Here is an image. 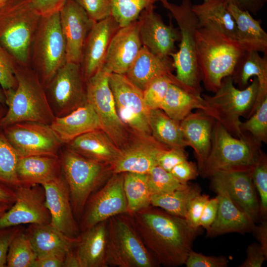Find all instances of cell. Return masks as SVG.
Returning a JSON list of instances; mask_svg holds the SVG:
<instances>
[{"instance_id": "cell-1", "label": "cell", "mask_w": 267, "mask_h": 267, "mask_svg": "<svg viewBox=\"0 0 267 267\" xmlns=\"http://www.w3.org/2000/svg\"><path fill=\"white\" fill-rule=\"evenodd\" d=\"M128 215L159 265L177 267L185 264L198 230L191 228L184 218L151 205Z\"/></svg>"}, {"instance_id": "cell-2", "label": "cell", "mask_w": 267, "mask_h": 267, "mask_svg": "<svg viewBox=\"0 0 267 267\" xmlns=\"http://www.w3.org/2000/svg\"><path fill=\"white\" fill-rule=\"evenodd\" d=\"M196 48L201 81L207 90L214 93L224 78L231 76L244 52L236 40L211 27L197 28Z\"/></svg>"}, {"instance_id": "cell-3", "label": "cell", "mask_w": 267, "mask_h": 267, "mask_svg": "<svg viewBox=\"0 0 267 267\" xmlns=\"http://www.w3.org/2000/svg\"><path fill=\"white\" fill-rule=\"evenodd\" d=\"M15 76L17 82L16 89L4 91L7 108L0 121V128L23 121L50 125L55 116L36 72L31 65L18 64Z\"/></svg>"}, {"instance_id": "cell-4", "label": "cell", "mask_w": 267, "mask_h": 267, "mask_svg": "<svg viewBox=\"0 0 267 267\" xmlns=\"http://www.w3.org/2000/svg\"><path fill=\"white\" fill-rule=\"evenodd\" d=\"M261 145L250 134L233 136L215 120L211 150L199 175L210 178L220 172L253 170L262 151Z\"/></svg>"}, {"instance_id": "cell-5", "label": "cell", "mask_w": 267, "mask_h": 267, "mask_svg": "<svg viewBox=\"0 0 267 267\" xmlns=\"http://www.w3.org/2000/svg\"><path fill=\"white\" fill-rule=\"evenodd\" d=\"M41 17L30 0H8L0 7V45L20 65H31L32 45Z\"/></svg>"}, {"instance_id": "cell-6", "label": "cell", "mask_w": 267, "mask_h": 267, "mask_svg": "<svg viewBox=\"0 0 267 267\" xmlns=\"http://www.w3.org/2000/svg\"><path fill=\"white\" fill-rule=\"evenodd\" d=\"M59 156L61 172L69 187L73 213L79 221L89 197L113 174L111 166L85 157L63 145Z\"/></svg>"}, {"instance_id": "cell-7", "label": "cell", "mask_w": 267, "mask_h": 267, "mask_svg": "<svg viewBox=\"0 0 267 267\" xmlns=\"http://www.w3.org/2000/svg\"><path fill=\"white\" fill-rule=\"evenodd\" d=\"M175 19L180 34L179 50L172 53L176 78L193 93L201 95V77L196 59V32L198 20L192 10L191 0H182L180 4L160 0Z\"/></svg>"}, {"instance_id": "cell-8", "label": "cell", "mask_w": 267, "mask_h": 267, "mask_svg": "<svg viewBox=\"0 0 267 267\" xmlns=\"http://www.w3.org/2000/svg\"><path fill=\"white\" fill-rule=\"evenodd\" d=\"M107 267H156L159 264L147 249L128 214L107 221Z\"/></svg>"}, {"instance_id": "cell-9", "label": "cell", "mask_w": 267, "mask_h": 267, "mask_svg": "<svg viewBox=\"0 0 267 267\" xmlns=\"http://www.w3.org/2000/svg\"><path fill=\"white\" fill-rule=\"evenodd\" d=\"M259 83L257 78L244 89H238L231 76L224 78L213 95H201L206 110L204 112L220 123L232 135L243 136L239 128L240 116H247L256 99Z\"/></svg>"}, {"instance_id": "cell-10", "label": "cell", "mask_w": 267, "mask_h": 267, "mask_svg": "<svg viewBox=\"0 0 267 267\" xmlns=\"http://www.w3.org/2000/svg\"><path fill=\"white\" fill-rule=\"evenodd\" d=\"M30 62L44 87L67 62L59 12L41 16L32 45Z\"/></svg>"}, {"instance_id": "cell-11", "label": "cell", "mask_w": 267, "mask_h": 267, "mask_svg": "<svg viewBox=\"0 0 267 267\" xmlns=\"http://www.w3.org/2000/svg\"><path fill=\"white\" fill-rule=\"evenodd\" d=\"M110 73L103 66L86 81L87 102L97 115L102 130L120 149L127 142L132 132L117 114L109 84Z\"/></svg>"}, {"instance_id": "cell-12", "label": "cell", "mask_w": 267, "mask_h": 267, "mask_svg": "<svg viewBox=\"0 0 267 267\" xmlns=\"http://www.w3.org/2000/svg\"><path fill=\"white\" fill-rule=\"evenodd\" d=\"M44 89L55 117L67 115L87 102L86 82L77 63L66 62Z\"/></svg>"}, {"instance_id": "cell-13", "label": "cell", "mask_w": 267, "mask_h": 267, "mask_svg": "<svg viewBox=\"0 0 267 267\" xmlns=\"http://www.w3.org/2000/svg\"><path fill=\"white\" fill-rule=\"evenodd\" d=\"M109 84L122 122L132 132L151 134L143 91L125 74L110 73Z\"/></svg>"}, {"instance_id": "cell-14", "label": "cell", "mask_w": 267, "mask_h": 267, "mask_svg": "<svg viewBox=\"0 0 267 267\" xmlns=\"http://www.w3.org/2000/svg\"><path fill=\"white\" fill-rule=\"evenodd\" d=\"M0 129L19 157L58 155L63 146L49 125L46 124L23 121Z\"/></svg>"}, {"instance_id": "cell-15", "label": "cell", "mask_w": 267, "mask_h": 267, "mask_svg": "<svg viewBox=\"0 0 267 267\" xmlns=\"http://www.w3.org/2000/svg\"><path fill=\"white\" fill-rule=\"evenodd\" d=\"M123 182L124 173L113 174L90 195L79 221L81 232L112 217L128 213Z\"/></svg>"}, {"instance_id": "cell-16", "label": "cell", "mask_w": 267, "mask_h": 267, "mask_svg": "<svg viewBox=\"0 0 267 267\" xmlns=\"http://www.w3.org/2000/svg\"><path fill=\"white\" fill-rule=\"evenodd\" d=\"M168 148H170L151 134L132 132L127 142L119 149V156L110 165L112 172L148 174L157 166L160 153Z\"/></svg>"}, {"instance_id": "cell-17", "label": "cell", "mask_w": 267, "mask_h": 267, "mask_svg": "<svg viewBox=\"0 0 267 267\" xmlns=\"http://www.w3.org/2000/svg\"><path fill=\"white\" fill-rule=\"evenodd\" d=\"M14 191L15 202L0 218V228L25 224L50 223L51 216L46 206L43 185H20Z\"/></svg>"}, {"instance_id": "cell-18", "label": "cell", "mask_w": 267, "mask_h": 267, "mask_svg": "<svg viewBox=\"0 0 267 267\" xmlns=\"http://www.w3.org/2000/svg\"><path fill=\"white\" fill-rule=\"evenodd\" d=\"M139 35L142 46L161 57L176 52V42L180 40L179 30L171 21L166 25L155 11V5L144 9L139 16Z\"/></svg>"}, {"instance_id": "cell-19", "label": "cell", "mask_w": 267, "mask_h": 267, "mask_svg": "<svg viewBox=\"0 0 267 267\" xmlns=\"http://www.w3.org/2000/svg\"><path fill=\"white\" fill-rule=\"evenodd\" d=\"M59 14L66 46V61L80 65L86 40L96 22L74 0H66Z\"/></svg>"}, {"instance_id": "cell-20", "label": "cell", "mask_w": 267, "mask_h": 267, "mask_svg": "<svg viewBox=\"0 0 267 267\" xmlns=\"http://www.w3.org/2000/svg\"><path fill=\"white\" fill-rule=\"evenodd\" d=\"M42 185L50 214L49 224L69 237H78L81 233L79 225L73 213L69 187L62 174L55 180Z\"/></svg>"}, {"instance_id": "cell-21", "label": "cell", "mask_w": 267, "mask_h": 267, "mask_svg": "<svg viewBox=\"0 0 267 267\" xmlns=\"http://www.w3.org/2000/svg\"><path fill=\"white\" fill-rule=\"evenodd\" d=\"M253 171L220 172L210 178L211 182L223 187L234 204L255 222L259 219L260 205Z\"/></svg>"}, {"instance_id": "cell-22", "label": "cell", "mask_w": 267, "mask_h": 267, "mask_svg": "<svg viewBox=\"0 0 267 267\" xmlns=\"http://www.w3.org/2000/svg\"><path fill=\"white\" fill-rule=\"evenodd\" d=\"M120 28L111 15L96 22L89 32L80 64L86 82L103 67L110 42Z\"/></svg>"}, {"instance_id": "cell-23", "label": "cell", "mask_w": 267, "mask_h": 267, "mask_svg": "<svg viewBox=\"0 0 267 267\" xmlns=\"http://www.w3.org/2000/svg\"><path fill=\"white\" fill-rule=\"evenodd\" d=\"M142 45L137 20L120 27L113 37L103 67L111 73L126 74Z\"/></svg>"}, {"instance_id": "cell-24", "label": "cell", "mask_w": 267, "mask_h": 267, "mask_svg": "<svg viewBox=\"0 0 267 267\" xmlns=\"http://www.w3.org/2000/svg\"><path fill=\"white\" fill-rule=\"evenodd\" d=\"M211 187L217 193L219 205L216 218L207 230V237H214L231 232L243 234L252 232L255 225L254 222L234 204L225 189L212 182Z\"/></svg>"}, {"instance_id": "cell-25", "label": "cell", "mask_w": 267, "mask_h": 267, "mask_svg": "<svg viewBox=\"0 0 267 267\" xmlns=\"http://www.w3.org/2000/svg\"><path fill=\"white\" fill-rule=\"evenodd\" d=\"M215 120L204 111L191 112L180 122L185 139L194 150L199 171L202 168L211 147Z\"/></svg>"}, {"instance_id": "cell-26", "label": "cell", "mask_w": 267, "mask_h": 267, "mask_svg": "<svg viewBox=\"0 0 267 267\" xmlns=\"http://www.w3.org/2000/svg\"><path fill=\"white\" fill-rule=\"evenodd\" d=\"M16 174L20 185H43L55 180L62 174L59 155L19 157Z\"/></svg>"}, {"instance_id": "cell-27", "label": "cell", "mask_w": 267, "mask_h": 267, "mask_svg": "<svg viewBox=\"0 0 267 267\" xmlns=\"http://www.w3.org/2000/svg\"><path fill=\"white\" fill-rule=\"evenodd\" d=\"M49 126L63 145L86 133L102 129L97 115L88 102L67 115L55 117Z\"/></svg>"}, {"instance_id": "cell-28", "label": "cell", "mask_w": 267, "mask_h": 267, "mask_svg": "<svg viewBox=\"0 0 267 267\" xmlns=\"http://www.w3.org/2000/svg\"><path fill=\"white\" fill-rule=\"evenodd\" d=\"M234 84L238 85L240 89L248 86L251 77L257 78L258 91L255 103L249 113L252 115L267 98V56H261L257 51H244L238 60L231 75Z\"/></svg>"}, {"instance_id": "cell-29", "label": "cell", "mask_w": 267, "mask_h": 267, "mask_svg": "<svg viewBox=\"0 0 267 267\" xmlns=\"http://www.w3.org/2000/svg\"><path fill=\"white\" fill-rule=\"evenodd\" d=\"M174 69L173 61L169 57H159L142 46L125 75L143 91L152 81L159 77L175 76L172 73Z\"/></svg>"}, {"instance_id": "cell-30", "label": "cell", "mask_w": 267, "mask_h": 267, "mask_svg": "<svg viewBox=\"0 0 267 267\" xmlns=\"http://www.w3.org/2000/svg\"><path fill=\"white\" fill-rule=\"evenodd\" d=\"M63 146L85 157L110 165L120 153L119 149L102 129L83 134Z\"/></svg>"}, {"instance_id": "cell-31", "label": "cell", "mask_w": 267, "mask_h": 267, "mask_svg": "<svg viewBox=\"0 0 267 267\" xmlns=\"http://www.w3.org/2000/svg\"><path fill=\"white\" fill-rule=\"evenodd\" d=\"M107 221L81 232L79 241L74 248L80 267H107Z\"/></svg>"}, {"instance_id": "cell-32", "label": "cell", "mask_w": 267, "mask_h": 267, "mask_svg": "<svg viewBox=\"0 0 267 267\" xmlns=\"http://www.w3.org/2000/svg\"><path fill=\"white\" fill-rule=\"evenodd\" d=\"M25 231L37 258L50 254H66L77 245V238L69 237L48 224H30Z\"/></svg>"}, {"instance_id": "cell-33", "label": "cell", "mask_w": 267, "mask_h": 267, "mask_svg": "<svg viewBox=\"0 0 267 267\" xmlns=\"http://www.w3.org/2000/svg\"><path fill=\"white\" fill-rule=\"evenodd\" d=\"M227 9L236 23V41L243 50L267 54V33L261 26V20L254 19L248 11L231 4H227Z\"/></svg>"}, {"instance_id": "cell-34", "label": "cell", "mask_w": 267, "mask_h": 267, "mask_svg": "<svg viewBox=\"0 0 267 267\" xmlns=\"http://www.w3.org/2000/svg\"><path fill=\"white\" fill-rule=\"evenodd\" d=\"M225 0H204L192 5V10L198 22V27L217 28L236 40L237 28L235 21L227 9Z\"/></svg>"}, {"instance_id": "cell-35", "label": "cell", "mask_w": 267, "mask_h": 267, "mask_svg": "<svg viewBox=\"0 0 267 267\" xmlns=\"http://www.w3.org/2000/svg\"><path fill=\"white\" fill-rule=\"evenodd\" d=\"M160 109L172 119L180 122L194 109L205 112L206 106L202 95L171 84Z\"/></svg>"}, {"instance_id": "cell-36", "label": "cell", "mask_w": 267, "mask_h": 267, "mask_svg": "<svg viewBox=\"0 0 267 267\" xmlns=\"http://www.w3.org/2000/svg\"><path fill=\"white\" fill-rule=\"evenodd\" d=\"M149 125L152 136L169 148L189 146L183 136L180 122L168 116L161 109L149 110Z\"/></svg>"}, {"instance_id": "cell-37", "label": "cell", "mask_w": 267, "mask_h": 267, "mask_svg": "<svg viewBox=\"0 0 267 267\" xmlns=\"http://www.w3.org/2000/svg\"><path fill=\"white\" fill-rule=\"evenodd\" d=\"M201 192L197 184H189L171 192L152 195L151 205L171 215L185 218L191 201Z\"/></svg>"}, {"instance_id": "cell-38", "label": "cell", "mask_w": 267, "mask_h": 267, "mask_svg": "<svg viewBox=\"0 0 267 267\" xmlns=\"http://www.w3.org/2000/svg\"><path fill=\"white\" fill-rule=\"evenodd\" d=\"M123 188L127 202V214L151 206L152 193L147 174L124 173Z\"/></svg>"}, {"instance_id": "cell-39", "label": "cell", "mask_w": 267, "mask_h": 267, "mask_svg": "<svg viewBox=\"0 0 267 267\" xmlns=\"http://www.w3.org/2000/svg\"><path fill=\"white\" fill-rule=\"evenodd\" d=\"M37 254L24 228L14 237L8 249L6 267H33Z\"/></svg>"}, {"instance_id": "cell-40", "label": "cell", "mask_w": 267, "mask_h": 267, "mask_svg": "<svg viewBox=\"0 0 267 267\" xmlns=\"http://www.w3.org/2000/svg\"><path fill=\"white\" fill-rule=\"evenodd\" d=\"M19 158L0 128V183L14 190L20 185L16 174Z\"/></svg>"}, {"instance_id": "cell-41", "label": "cell", "mask_w": 267, "mask_h": 267, "mask_svg": "<svg viewBox=\"0 0 267 267\" xmlns=\"http://www.w3.org/2000/svg\"><path fill=\"white\" fill-rule=\"evenodd\" d=\"M160 0H111V16L120 27L129 25L137 20L145 8L154 5Z\"/></svg>"}, {"instance_id": "cell-42", "label": "cell", "mask_w": 267, "mask_h": 267, "mask_svg": "<svg viewBox=\"0 0 267 267\" xmlns=\"http://www.w3.org/2000/svg\"><path fill=\"white\" fill-rule=\"evenodd\" d=\"M171 84L177 85L193 93L182 84L176 78V76L174 77L164 76L159 77L152 81L143 91L144 102L149 110L161 108Z\"/></svg>"}, {"instance_id": "cell-43", "label": "cell", "mask_w": 267, "mask_h": 267, "mask_svg": "<svg viewBox=\"0 0 267 267\" xmlns=\"http://www.w3.org/2000/svg\"><path fill=\"white\" fill-rule=\"evenodd\" d=\"M249 119L240 123L243 133H249L259 143L267 142V98L265 99Z\"/></svg>"}, {"instance_id": "cell-44", "label": "cell", "mask_w": 267, "mask_h": 267, "mask_svg": "<svg viewBox=\"0 0 267 267\" xmlns=\"http://www.w3.org/2000/svg\"><path fill=\"white\" fill-rule=\"evenodd\" d=\"M147 174L152 195L171 192L187 184L181 183L170 172L158 166L153 167Z\"/></svg>"}, {"instance_id": "cell-45", "label": "cell", "mask_w": 267, "mask_h": 267, "mask_svg": "<svg viewBox=\"0 0 267 267\" xmlns=\"http://www.w3.org/2000/svg\"><path fill=\"white\" fill-rule=\"evenodd\" d=\"M254 185L259 195V218L267 216V157L261 151L252 174Z\"/></svg>"}, {"instance_id": "cell-46", "label": "cell", "mask_w": 267, "mask_h": 267, "mask_svg": "<svg viewBox=\"0 0 267 267\" xmlns=\"http://www.w3.org/2000/svg\"><path fill=\"white\" fill-rule=\"evenodd\" d=\"M19 63L14 57L0 45V86L3 91L17 87L15 71Z\"/></svg>"}, {"instance_id": "cell-47", "label": "cell", "mask_w": 267, "mask_h": 267, "mask_svg": "<svg viewBox=\"0 0 267 267\" xmlns=\"http://www.w3.org/2000/svg\"><path fill=\"white\" fill-rule=\"evenodd\" d=\"M95 22L103 20L112 14L111 0H74Z\"/></svg>"}, {"instance_id": "cell-48", "label": "cell", "mask_w": 267, "mask_h": 267, "mask_svg": "<svg viewBox=\"0 0 267 267\" xmlns=\"http://www.w3.org/2000/svg\"><path fill=\"white\" fill-rule=\"evenodd\" d=\"M186 267H226L228 260L223 256H209L191 250L185 262Z\"/></svg>"}, {"instance_id": "cell-49", "label": "cell", "mask_w": 267, "mask_h": 267, "mask_svg": "<svg viewBox=\"0 0 267 267\" xmlns=\"http://www.w3.org/2000/svg\"><path fill=\"white\" fill-rule=\"evenodd\" d=\"M187 160L184 148H170L160 153L157 159V166L170 172L175 166Z\"/></svg>"}, {"instance_id": "cell-50", "label": "cell", "mask_w": 267, "mask_h": 267, "mask_svg": "<svg viewBox=\"0 0 267 267\" xmlns=\"http://www.w3.org/2000/svg\"><path fill=\"white\" fill-rule=\"evenodd\" d=\"M209 199L208 195L200 193L191 201L188 207L184 219L188 224L195 230H198L200 226L201 217L204 207Z\"/></svg>"}, {"instance_id": "cell-51", "label": "cell", "mask_w": 267, "mask_h": 267, "mask_svg": "<svg viewBox=\"0 0 267 267\" xmlns=\"http://www.w3.org/2000/svg\"><path fill=\"white\" fill-rule=\"evenodd\" d=\"M23 228L22 225L0 228V267H6L9 247L16 235Z\"/></svg>"}, {"instance_id": "cell-52", "label": "cell", "mask_w": 267, "mask_h": 267, "mask_svg": "<svg viewBox=\"0 0 267 267\" xmlns=\"http://www.w3.org/2000/svg\"><path fill=\"white\" fill-rule=\"evenodd\" d=\"M170 173L183 184H187L189 181L196 179L199 175L196 164L187 160L175 166Z\"/></svg>"}, {"instance_id": "cell-53", "label": "cell", "mask_w": 267, "mask_h": 267, "mask_svg": "<svg viewBox=\"0 0 267 267\" xmlns=\"http://www.w3.org/2000/svg\"><path fill=\"white\" fill-rule=\"evenodd\" d=\"M247 256L245 261L239 267H261L267 260L265 254L258 243L249 245L246 249Z\"/></svg>"}, {"instance_id": "cell-54", "label": "cell", "mask_w": 267, "mask_h": 267, "mask_svg": "<svg viewBox=\"0 0 267 267\" xmlns=\"http://www.w3.org/2000/svg\"><path fill=\"white\" fill-rule=\"evenodd\" d=\"M66 0H30L32 7L41 16L59 12Z\"/></svg>"}, {"instance_id": "cell-55", "label": "cell", "mask_w": 267, "mask_h": 267, "mask_svg": "<svg viewBox=\"0 0 267 267\" xmlns=\"http://www.w3.org/2000/svg\"><path fill=\"white\" fill-rule=\"evenodd\" d=\"M219 200L217 197L210 199L203 209L200 221V226L208 230L214 222L218 213Z\"/></svg>"}, {"instance_id": "cell-56", "label": "cell", "mask_w": 267, "mask_h": 267, "mask_svg": "<svg viewBox=\"0 0 267 267\" xmlns=\"http://www.w3.org/2000/svg\"><path fill=\"white\" fill-rule=\"evenodd\" d=\"M239 9L256 15L265 5L267 0H225Z\"/></svg>"}, {"instance_id": "cell-57", "label": "cell", "mask_w": 267, "mask_h": 267, "mask_svg": "<svg viewBox=\"0 0 267 267\" xmlns=\"http://www.w3.org/2000/svg\"><path fill=\"white\" fill-rule=\"evenodd\" d=\"M65 254H50L37 258L33 267H63Z\"/></svg>"}, {"instance_id": "cell-58", "label": "cell", "mask_w": 267, "mask_h": 267, "mask_svg": "<svg viewBox=\"0 0 267 267\" xmlns=\"http://www.w3.org/2000/svg\"><path fill=\"white\" fill-rule=\"evenodd\" d=\"M252 232L258 241L262 250L267 255V219H262L259 225H255Z\"/></svg>"}, {"instance_id": "cell-59", "label": "cell", "mask_w": 267, "mask_h": 267, "mask_svg": "<svg viewBox=\"0 0 267 267\" xmlns=\"http://www.w3.org/2000/svg\"><path fill=\"white\" fill-rule=\"evenodd\" d=\"M15 198L16 195L14 189L0 183V203L12 205Z\"/></svg>"}, {"instance_id": "cell-60", "label": "cell", "mask_w": 267, "mask_h": 267, "mask_svg": "<svg viewBox=\"0 0 267 267\" xmlns=\"http://www.w3.org/2000/svg\"><path fill=\"white\" fill-rule=\"evenodd\" d=\"M63 267H80L74 248L68 251L64 257Z\"/></svg>"}, {"instance_id": "cell-61", "label": "cell", "mask_w": 267, "mask_h": 267, "mask_svg": "<svg viewBox=\"0 0 267 267\" xmlns=\"http://www.w3.org/2000/svg\"><path fill=\"white\" fill-rule=\"evenodd\" d=\"M12 206L11 204L6 203H0V218Z\"/></svg>"}, {"instance_id": "cell-62", "label": "cell", "mask_w": 267, "mask_h": 267, "mask_svg": "<svg viewBox=\"0 0 267 267\" xmlns=\"http://www.w3.org/2000/svg\"><path fill=\"white\" fill-rule=\"evenodd\" d=\"M7 106L0 103V121L5 115L7 111Z\"/></svg>"}, {"instance_id": "cell-63", "label": "cell", "mask_w": 267, "mask_h": 267, "mask_svg": "<svg viewBox=\"0 0 267 267\" xmlns=\"http://www.w3.org/2000/svg\"><path fill=\"white\" fill-rule=\"evenodd\" d=\"M0 103L5 105V96L4 91L1 87H0Z\"/></svg>"}, {"instance_id": "cell-64", "label": "cell", "mask_w": 267, "mask_h": 267, "mask_svg": "<svg viewBox=\"0 0 267 267\" xmlns=\"http://www.w3.org/2000/svg\"><path fill=\"white\" fill-rule=\"evenodd\" d=\"M8 0H0V7L4 5Z\"/></svg>"}]
</instances>
